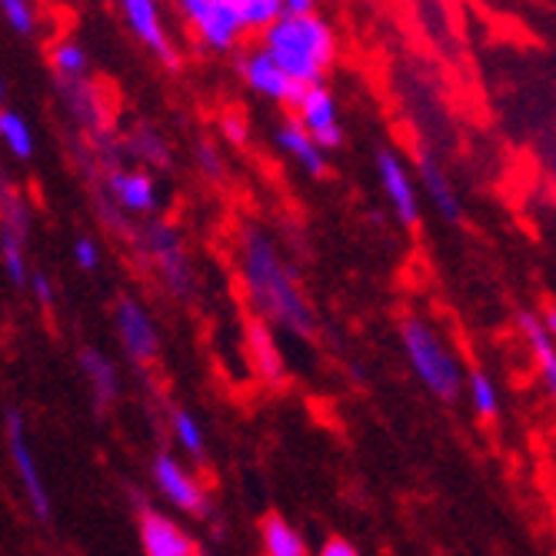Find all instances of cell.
<instances>
[{"label":"cell","mask_w":556,"mask_h":556,"mask_svg":"<svg viewBox=\"0 0 556 556\" xmlns=\"http://www.w3.org/2000/svg\"><path fill=\"white\" fill-rule=\"evenodd\" d=\"M240 274L257 317L280 324L283 330L311 340L317 333L314 307L303 296L293 270L280 261L277 247L264 230H247L240 240Z\"/></svg>","instance_id":"6da1fadb"},{"label":"cell","mask_w":556,"mask_h":556,"mask_svg":"<svg viewBox=\"0 0 556 556\" xmlns=\"http://www.w3.org/2000/svg\"><path fill=\"white\" fill-rule=\"evenodd\" d=\"M257 47L287 71L300 87H320L327 71L337 61L333 27L320 14L307 17H280L257 37Z\"/></svg>","instance_id":"7a4b0ae2"},{"label":"cell","mask_w":556,"mask_h":556,"mask_svg":"<svg viewBox=\"0 0 556 556\" xmlns=\"http://www.w3.org/2000/svg\"><path fill=\"white\" fill-rule=\"evenodd\" d=\"M400 340H403V350H407V361H410L414 374L427 383V390L433 396H440L446 403L460 396V387H464L460 364L450 353V346H443V340L437 337V330L430 324H424L420 317H403Z\"/></svg>","instance_id":"3957f363"},{"label":"cell","mask_w":556,"mask_h":556,"mask_svg":"<svg viewBox=\"0 0 556 556\" xmlns=\"http://www.w3.org/2000/svg\"><path fill=\"white\" fill-rule=\"evenodd\" d=\"M180 17L200 40V47L211 54H227L247 34L237 0H174Z\"/></svg>","instance_id":"277c9868"},{"label":"cell","mask_w":556,"mask_h":556,"mask_svg":"<svg viewBox=\"0 0 556 556\" xmlns=\"http://www.w3.org/2000/svg\"><path fill=\"white\" fill-rule=\"evenodd\" d=\"M124 14V24L130 27V34L154 54L167 71H180L184 58L177 43L167 34L164 14H161V0H114Z\"/></svg>","instance_id":"5b68a950"},{"label":"cell","mask_w":556,"mask_h":556,"mask_svg":"<svg viewBox=\"0 0 556 556\" xmlns=\"http://www.w3.org/2000/svg\"><path fill=\"white\" fill-rule=\"evenodd\" d=\"M240 77L247 80V87L254 90V93L274 100V104L293 108V111L300 104L303 90H307V87H300L296 80H290L287 71L267 54V50H261V47H254L247 58H240Z\"/></svg>","instance_id":"8992f818"},{"label":"cell","mask_w":556,"mask_h":556,"mask_svg":"<svg viewBox=\"0 0 556 556\" xmlns=\"http://www.w3.org/2000/svg\"><path fill=\"white\" fill-rule=\"evenodd\" d=\"M114 324H117V337L121 343L127 346L130 361L147 367L157 361L161 353V337H157V327L150 320V314L140 307L134 296H121L117 300V314H114Z\"/></svg>","instance_id":"52a82bcc"},{"label":"cell","mask_w":556,"mask_h":556,"mask_svg":"<svg viewBox=\"0 0 556 556\" xmlns=\"http://www.w3.org/2000/svg\"><path fill=\"white\" fill-rule=\"evenodd\" d=\"M147 250H150V257H154L164 283L177 293V296H187L193 290V270H190V261L184 254V247H180V237L174 227L167 224H154V227H147Z\"/></svg>","instance_id":"ba28073f"},{"label":"cell","mask_w":556,"mask_h":556,"mask_svg":"<svg viewBox=\"0 0 556 556\" xmlns=\"http://www.w3.org/2000/svg\"><path fill=\"white\" fill-rule=\"evenodd\" d=\"M8 446H11V460L17 467V477H21V486L30 500V507L37 514V520H50V493H47V483L37 470V460L27 446V437H24V420L17 410L8 414Z\"/></svg>","instance_id":"9c48e42d"},{"label":"cell","mask_w":556,"mask_h":556,"mask_svg":"<svg viewBox=\"0 0 556 556\" xmlns=\"http://www.w3.org/2000/svg\"><path fill=\"white\" fill-rule=\"evenodd\" d=\"M377 174H380V184H383V193L393 204V214L403 227H420V200H417V190H414V180L403 167V161L393 154V150H380L377 154Z\"/></svg>","instance_id":"30bf717a"},{"label":"cell","mask_w":556,"mask_h":556,"mask_svg":"<svg viewBox=\"0 0 556 556\" xmlns=\"http://www.w3.org/2000/svg\"><path fill=\"white\" fill-rule=\"evenodd\" d=\"M296 121L311 130V137L317 140L320 150H333L343 143V130L337 121V104L333 93L320 84V87H307L296 104Z\"/></svg>","instance_id":"8fae6325"},{"label":"cell","mask_w":556,"mask_h":556,"mask_svg":"<svg viewBox=\"0 0 556 556\" xmlns=\"http://www.w3.org/2000/svg\"><path fill=\"white\" fill-rule=\"evenodd\" d=\"M154 483L161 486V493L180 507L184 514H193V517H204L207 514V493L200 490V483L170 457V453H157L154 457Z\"/></svg>","instance_id":"7c38bea8"},{"label":"cell","mask_w":556,"mask_h":556,"mask_svg":"<svg viewBox=\"0 0 556 556\" xmlns=\"http://www.w3.org/2000/svg\"><path fill=\"white\" fill-rule=\"evenodd\" d=\"M140 543L143 556H200L197 543L157 510L140 514Z\"/></svg>","instance_id":"4fadbf2b"},{"label":"cell","mask_w":556,"mask_h":556,"mask_svg":"<svg viewBox=\"0 0 556 556\" xmlns=\"http://www.w3.org/2000/svg\"><path fill=\"white\" fill-rule=\"evenodd\" d=\"M24 207L14 204V197L8 190L4 197V227H0V257H4V270L11 277L14 287H30V274H27V261H24V214H17Z\"/></svg>","instance_id":"5bb4252c"},{"label":"cell","mask_w":556,"mask_h":556,"mask_svg":"<svg viewBox=\"0 0 556 556\" xmlns=\"http://www.w3.org/2000/svg\"><path fill=\"white\" fill-rule=\"evenodd\" d=\"M247 353H250L254 370H257V377L264 383H270V387L283 383L287 367H283V357H280V346L274 343L270 324L264 317H250L247 320Z\"/></svg>","instance_id":"9a60e30c"},{"label":"cell","mask_w":556,"mask_h":556,"mask_svg":"<svg viewBox=\"0 0 556 556\" xmlns=\"http://www.w3.org/2000/svg\"><path fill=\"white\" fill-rule=\"evenodd\" d=\"M108 193L114 204L127 214H147L157 207V187L140 170H111L108 174Z\"/></svg>","instance_id":"2e32d148"},{"label":"cell","mask_w":556,"mask_h":556,"mask_svg":"<svg viewBox=\"0 0 556 556\" xmlns=\"http://www.w3.org/2000/svg\"><path fill=\"white\" fill-rule=\"evenodd\" d=\"M277 143H280L283 154L293 157L311 177H324V174H327V157H324V150L317 147V140L311 137V130L303 127L296 117H287V121L277 127Z\"/></svg>","instance_id":"e0dca14e"},{"label":"cell","mask_w":556,"mask_h":556,"mask_svg":"<svg viewBox=\"0 0 556 556\" xmlns=\"http://www.w3.org/2000/svg\"><path fill=\"white\" fill-rule=\"evenodd\" d=\"M417 174H420V184L427 190V197L433 200V207L450 220V224H460L464 211H460V200L453 193L450 180H446V170L437 164V157L430 150H417Z\"/></svg>","instance_id":"ac0fdd59"},{"label":"cell","mask_w":556,"mask_h":556,"mask_svg":"<svg viewBox=\"0 0 556 556\" xmlns=\"http://www.w3.org/2000/svg\"><path fill=\"white\" fill-rule=\"evenodd\" d=\"M520 330L527 333L530 350H533V361H536V367H540V377H543L549 396L556 400V337L546 330L543 317H536V314H530V311L520 314Z\"/></svg>","instance_id":"d6986e66"},{"label":"cell","mask_w":556,"mask_h":556,"mask_svg":"<svg viewBox=\"0 0 556 556\" xmlns=\"http://www.w3.org/2000/svg\"><path fill=\"white\" fill-rule=\"evenodd\" d=\"M80 367H84V374H87V380H90V387H93L97 407H100V410H108L111 403L117 400V393H121V380H117L114 364L104 357V353L84 350V353H80Z\"/></svg>","instance_id":"ffe728a7"},{"label":"cell","mask_w":556,"mask_h":556,"mask_svg":"<svg viewBox=\"0 0 556 556\" xmlns=\"http://www.w3.org/2000/svg\"><path fill=\"white\" fill-rule=\"evenodd\" d=\"M261 543L267 556H311L303 536L280 514H267L261 520Z\"/></svg>","instance_id":"44dd1931"},{"label":"cell","mask_w":556,"mask_h":556,"mask_svg":"<svg viewBox=\"0 0 556 556\" xmlns=\"http://www.w3.org/2000/svg\"><path fill=\"white\" fill-rule=\"evenodd\" d=\"M0 137L11 147V154L21 161L34 157V134L30 124L17 114V111H0Z\"/></svg>","instance_id":"7402d4cb"},{"label":"cell","mask_w":556,"mask_h":556,"mask_svg":"<svg viewBox=\"0 0 556 556\" xmlns=\"http://www.w3.org/2000/svg\"><path fill=\"white\" fill-rule=\"evenodd\" d=\"M50 67L61 74V80H80L87 74V50L77 40H58L50 47Z\"/></svg>","instance_id":"603a6c76"},{"label":"cell","mask_w":556,"mask_h":556,"mask_svg":"<svg viewBox=\"0 0 556 556\" xmlns=\"http://www.w3.org/2000/svg\"><path fill=\"white\" fill-rule=\"evenodd\" d=\"M240 4V17L247 24V34H264L267 27H274L283 14V0H237Z\"/></svg>","instance_id":"cb8c5ba5"},{"label":"cell","mask_w":556,"mask_h":556,"mask_svg":"<svg viewBox=\"0 0 556 556\" xmlns=\"http://www.w3.org/2000/svg\"><path fill=\"white\" fill-rule=\"evenodd\" d=\"M170 424H174L177 443L190 453V457L204 460V430H200V424H197L187 410H174V414H170Z\"/></svg>","instance_id":"d4e9b609"},{"label":"cell","mask_w":556,"mask_h":556,"mask_svg":"<svg viewBox=\"0 0 556 556\" xmlns=\"http://www.w3.org/2000/svg\"><path fill=\"white\" fill-rule=\"evenodd\" d=\"M470 400H473V410H477L483 420H493V417H496V410H500L496 387H493V380H490L483 370H473V374H470Z\"/></svg>","instance_id":"484cf974"},{"label":"cell","mask_w":556,"mask_h":556,"mask_svg":"<svg viewBox=\"0 0 556 556\" xmlns=\"http://www.w3.org/2000/svg\"><path fill=\"white\" fill-rule=\"evenodd\" d=\"M0 14H4L8 27L21 37H30L37 30V11L30 0H0Z\"/></svg>","instance_id":"4316f807"},{"label":"cell","mask_w":556,"mask_h":556,"mask_svg":"<svg viewBox=\"0 0 556 556\" xmlns=\"http://www.w3.org/2000/svg\"><path fill=\"white\" fill-rule=\"evenodd\" d=\"M74 264H77L80 270H93V267L100 264V250H97V243H93L90 237L74 240Z\"/></svg>","instance_id":"83f0119b"},{"label":"cell","mask_w":556,"mask_h":556,"mask_svg":"<svg viewBox=\"0 0 556 556\" xmlns=\"http://www.w3.org/2000/svg\"><path fill=\"white\" fill-rule=\"evenodd\" d=\"M220 130H224V137H227L230 143H237V147L247 143V124H243L240 114H224V117H220Z\"/></svg>","instance_id":"f1b7e54d"},{"label":"cell","mask_w":556,"mask_h":556,"mask_svg":"<svg viewBox=\"0 0 556 556\" xmlns=\"http://www.w3.org/2000/svg\"><path fill=\"white\" fill-rule=\"evenodd\" d=\"M197 161H200V167H204L211 177H220V174H224V167H220V161H217L214 143H204V140H200V143H197Z\"/></svg>","instance_id":"f546056e"},{"label":"cell","mask_w":556,"mask_h":556,"mask_svg":"<svg viewBox=\"0 0 556 556\" xmlns=\"http://www.w3.org/2000/svg\"><path fill=\"white\" fill-rule=\"evenodd\" d=\"M317 556H361L357 553V546H353L350 540H343V536H330L324 546H320V553Z\"/></svg>","instance_id":"4dcf8cb0"},{"label":"cell","mask_w":556,"mask_h":556,"mask_svg":"<svg viewBox=\"0 0 556 556\" xmlns=\"http://www.w3.org/2000/svg\"><path fill=\"white\" fill-rule=\"evenodd\" d=\"M30 290L37 293L40 307H50V303H54V287H50V280H47L40 270H34V274H30Z\"/></svg>","instance_id":"1f68e13d"},{"label":"cell","mask_w":556,"mask_h":556,"mask_svg":"<svg viewBox=\"0 0 556 556\" xmlns=\"http://www.w3.org/2000/svg\"><path fill=\"white\" fill-rule=\"evenodd\" d=\"M283 14H287V17H307V14H317V0H283Z\"/></svg>","instance_id":"d6a6232c"},{"label":"cell","mask_w":556,"mask_h":556,"mask_svg":"<svg viewBox=\"0 0 556 556\" xmlns=\"http://www.w3.org/2000/svg\"><path fill=\"white\" fill-rule=\"evenodd\" d=\"M543 324H546V330L556 337V307H553V303H549V307H546V314H543Z\"/></svg>","instance_id":"836d02e7"}]
</instances>
